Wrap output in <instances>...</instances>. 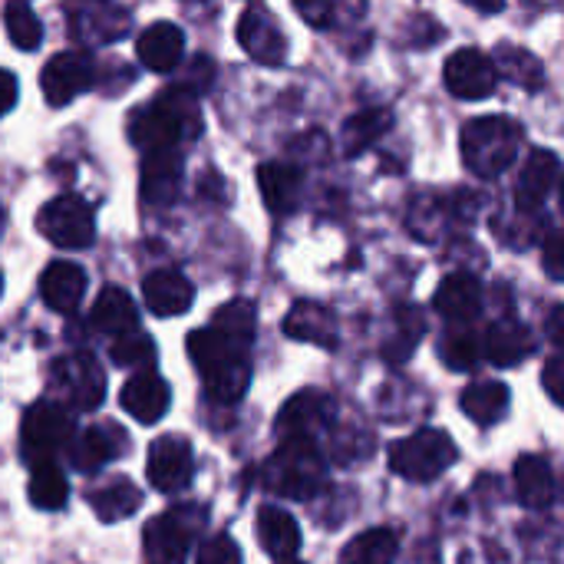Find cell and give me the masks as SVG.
Listing matches in <instances>:
<instances>
[{"instance_id":"obj_23","label":"cell","mask_w":564,"mask_h":564,"mask_svg":"<svg viewBox=\"0 0 564 564\" xmlns=\"http://www.w3.org/2000/svg\"><path fill=\"white\" fill-rule=\"evenodd\" d=\"M93 327L106 337H129L139 330V307L122 288H102L96 304H93Z\"/></svg>"},{"instance_id":"obj_32","label":"cell","mask_w":564,"mask_h":564,"mask_svg":"<svg viewBox=\"0 0 564 564\" xmlns=\"http://www.w3.org/2000/svg\"><path fill=\"white\" fill-rule=\"evenodd\" d=\"M208 327H212V330H218L228 344H235V347L248 350V347H251V340H254L258 311H254V304H251V301H241V297H238V301H228L225 307H218Z\"/></svg>"},{"instance_id":"obj_11","label":"cell","mask_w":564,"mask_h":564,"mask_svg":"<svg viewBox=\"0 0 564 564\" xmlns=\"http://www.w3.org/2000/svg\"><path fill=\"white\" fill-rule=\"evenodd\" d=\"M238 43L261 66H281L288 56V36L264 7H248L238 17Z\"/></svg>"},{"instance_id":"obj_10","label":"cell","mask_w":564,"mask_h":564,"mask_svg":"<svg viewBox=\"0 0 564 564\" xmlns=\"http://www.w3.org/2000/svg\"><path fill=\"white\" fill-rule=\"evenodd\" d=\"M192 476H195V456H192L188 440H182V436H159L149 446V482L162 496L185 492L192 486Z\"/></svg>"},{"instance_id":"obj_4","label":"cell","mask_w":564,"mask_h":564,"mask_svg":"<svg viewBox=\"0 0 564 564\" xmlns=\"http://www.w3.org/2000/svg\"><path fill=\"white\" fill-rule=\"evenodd\" d=\"M459 459L456 443L443 430H416L390 446V469L406 482H433Z\"/></svg>"},{"instance_id":"obj_7","label":"cell","mask_w":564,"mask_h":564,"mask_svg":"<svg viewBox=\"0 0 564 564\" xmlns=\"http://www.w3.org/2000/svg\"><path fill=\"white\" fill-rule=\"evenodd\" d=\"M334 423H337V403H334V397L324 393V390L307 387V390H297L281 406V413L274 420V433H278L281 443L284 440H311L314 443Z\"/></svg>"},{"instance_id":"obj_24","label":"cell","mask_w":564,"mask_h":564,"mask_svg":"<svg viewBox=\"0 0 564 564\" xmlns=\"http://www.w3.org/2000/svg\"><path fill=\"white\" fill-rule=\"evenodd\" d=\"M516 492L529 509H552L558 496L552 463L545 456H522L516 463Z\"/></svg>"},{"instance_id":"obj_20","label":"cell","mask_w":564,"mask_h":564,"mask_svg":"<svg viewBox=\"0 0 564 564\" xmlns=\"http://www.w3.org/2000/svg\"><path fill=\"white\" fill-rule=\"evenodd\" d=\"M142 297L145 307L159 317H178L192 307L195 301V288L185 274L178 271H152L142 281Z\"/></svg>"},{"instance_id":"obj_42","label":"cell","mask_w":564,"mask_h":564,"mask_svg":"<svg viewBox=\"0 0 564 564\" xmlns=\"http://www.w3.org/2000/svg\"><path fill=\"white\" fill-rule=\"evenodd\" d=\"M195 564H241V552L228 535H215L198 549Z\"/></svg>"},{"instance_id":"obj_41","label":"cell","mask_w":564,"mask_h":564,"mask_svg":"<svg viewBox=\"0 0 564 564\" xmlns=\"http://www.w3.org/2000/svg\"><path fill=\"white\" fill-rule=\"evenodd\" d=\"M482 357V347L473 334H446L443 340V360L453 370H469Z\"/></svg>"},{"instance_id":"obj_46","label":"cell","mask_w":564,"mask_h":564,"mask_svg":"<svg viewBox=\"0 0 564 564\" xmlns=\"http://www.w3.org/2000/svg\"><path fill=\"white\" fill-rule=\"evenodd\" d=\"M297 13L304 20H311V26H317V30L334 23V7L330 3H297Z\"/></svg>"},{"instance_id":"obj_12","label":"cell","mask_w":564,"mask_h":564,"mask_svg":"<svg viewBox=\"0 0 564 564\" xmlns=\"http://www.w3.org/2000/svg\"><path fill=\"white\" fill-rule=\"evenodd\" d=\"M443 79H446V89L459 99H486L496 93V83H499V73L492 66V59L476 50V46H466L459 53H453L446 59V69H443Z\"/></svg>"},{"instance_id":"obj_9","label":"cell","mask_w":564,"mask_h":564,"mask_svg":"<svg viewBox=\"0 0 564 564\" xmlns=\"http://www.w3.org/2000/svg\"><path fill=\"white\" fill-rule=\"evenodd\" d=\"M53 390L73 410H96L106 397V373L86 354L66 357L53 367Z\"/></svg>"},{"instance_id":"obj_48","label":"cell","mask_w":564,"mask_h":564,"mask_svg":"<svg viewBox=\"0 0 564 564\" xmlns=\"http://www.w3.org/2000/svg\"><path fill=\"white\" fill-rule=\"evenodd\" d=\"M562 321H564L562 304H555V307H552V317H549V340H552V347H555L558 354H562V344H564Z\"/></svg>"},{"instance_id":"obj_27","label":"cell","mask_w":564,"mask_h":564,"mask_svg":"<svg viewBox=\"0 0 564 564\" xmlns=\"http://www.w3.org/2000/svg\"><path fill=\"white\" fill-rule=\"evenodd\" d=\"M393 126V112L383 109V106H373V109H360L354 112L347 122H344V132H340V149L347 159H357L360 152H367L370 145H377Z\"/></svg>"},{"instance_id":"obj_28","label":"cell","mask_w":564,"mask_h":564,"mask_svg":"<svg viewBox=\"0 0 564 564\" xmlns=\"http://www.w3.org/2000/svg\"><path fill=\"white\" fill-rule=\"evenodd\" d=\"M509 400H512V393H509L506 383H499V380H479V383H469L463 390L459 406H463V413L473 423L492 426V423H499L509 413Z\"/></svg>"},{"instance_id":"obj_50","label":"cell","mask_w":564,"mask_h":564,"mask_svg":"<svg viewBox=\"0 0 564 564\" xmlns=\"http://www.w3.org/2000/svg\"><path fill=\"white\" fill-rule=\"evenodd\" d=\"M0 294H3V278H0Z\"/></svg>"},{"instance_id":"obj_47","label":"cell","mask_w":564,"mask_h":564,"mask_svg":"<svg viewBox=\"0 0 564 564\" xmlns=\"http://www.w3.org/2000/svg\"><path fill=\"white\" fill-rule=\"evenodd\" d=\"M17 96H20L17 76L10 69H0V116H7L17 106Z\"/></svg>"},{"instance_id":"obj_45","label":"cell","mask_w":564,"mask_h":564,"mask_svg":"<svg viewBox=\"0 0 564 564\" xmlns=\"http://www.w3.org/2000/svg\"><path fill=\"white\" fill-rule=\"evenodd\" d=\"M562 245H564L562 231H558V228H552V231H549V238H545V271H549V278H552V281H562L564 278Z\"/></svg>"},{"instance_id":"obj_44","label":"cell","mask_w":564,"mask_h":564,"mask_svg":"<svg viewBox=\"0 0 564 564\" xmlns=\"http://www.w3.org/2000/svg\"><path fill=\"white\" fill-rule=\"evenodd\" d=\"M562 354L555 350L549 360H545V373H542V383H545V393H549V400L552 403H562L564 400V387H562Z\"/></svg>"},{"instance_id":"obj_17","label":"cell","mask_w":564,"mask_h":564,"mask_svg":"<svg viewBox=\"0 0 564 564\" xmlns=\"http://www.w3.org/2000/svg\"><path fill=\"white\" fill-rule=\"evenodd\" d=\"M479 347H482L489 364H496V367H519L522 360H529L535 354V334L522 321L502 317V321H496L486 330Z\"/></svg>"},{"instance_id":"obj_3","label":"cell","mask_w":564,"mask_h":564,"mask_svg":"<svg viewBox=\"0 0 564 564\" xmlns=\"http://www.w3.org/2000/svg\"><path fill=\"white\" fill-rule=\"evenodd\" d=\"M522 126L506 116H479L463 129L466 169L479 178H499L519 155Z\"/></svg>"},{"instance_id":"obj_18","label":"cell","mask_w":564,"mask_h":564,"mask_svg":"<svg viewBox=\"0 0 564 564\" xmlns=\"http://www.w3.org/2000/svg\"><path fill=\"white\" fill-rule=\"evenodd\" d=\"M119 403L132 420L149 426V423H159L169 413L172 393H169V383L159 373L145 370V373H135V377L126 380V387L119 393Z\"/></svg>"},{"instance_id":"obj_35","label":"cell","mask_w":564,"mask_h":564,"mask_svg":"<svg viewBox=\"0 0 564 564\" xmlns=\"http://www.w3.org/2000/svg\"><path fill=\"white\" fill-rule=\"evenodd\" d=\"M26 496H30L33 509H40V512H56V509H63L66 499H69V482H66V476H63V469H59L56 463H43V466H33Z\"/></svg>"},{"instance_id":"obj_40","label":"cell","mask_w":564,"mask_h":564,"mask_svg":"<svg viewBox=\"0 0 564 564\" xmlns=\"http://www.w3.org/2000/svg\"><path fill=\"white\" fill-rule=\"evenodd\" d=\"M373 453V436L360 426H340L334 430V440H330V456L340 463V466H350V463H360Z\"/></svg>"},{"instance_id":"obj_30","label":"cell","mask_w":564,"mask_h":564,"mask_svg":"<svg viewBox=\"0 0 564 564\" xmlns=\"http://www.w3.org/2000/svg\"><path fill=\"white\" fill-rule=\"evenodd\" d=\"M89 506L99 522H126L129 516L139 512L142 492L129 479H112V482L99 486L96 492H89Z\"/></svg>"},{"instance_id":"obj_8","label":"cell","mask_w":564,"mask_h":564,"mask_svg":"<svg viewBox=\"0 0 564 564\" xmlns=\"http://www.w3.org/2000/svg\"><path fill=\"white\" fill-rule=\"evenodd\" d=\"M93 83H96L93 56H89V53H79V50L56 53V56L43 66V76H40L43 96H46V102L56 106V109L66 106V102H73L76 96H83Z\"/></svg>"},{"instance_id":"obj_34","label":"cell","mask_w":564,"mask_h":564,"mask_svg":"<svg viewBox=\"0 0 564 564\" xmlns=\"http://www.w3.org/2000/svg\"><path fill=\"white\" fill-rule=\"evenodd\" d=\"M251 383V364L248 360H235V364H221L202 373V387L205 397L212 403H238L241 393Z\"/></svg>"},{"instance_id":"obj_49","label":"cell","mask_w":564,"mask_h":564,"mask_svg":"<svg viewBox=\"0 0 564 564\" xmlns=\"http://www.w3.org/2000/svg\"><path fill=\"white\" fill-rule=\"evenodd\" d=\"M476 13H499L502 10V3H469Z\"/></svg>"},{"instance_id":"obj_21","label":"cell","mask_w":564,"mask_h":564,"mask_svg":"<svg viewBox=\"0 0 564 564\" xmlns=\"http://www.w3.org/2000/svg\"><path fill=\"white\" fill-rule=\"evenodd\" d=\"M284 334L294 337V340H304V344H317V347H327L334 350L337 340H340V330H337V317L334 311L314 304V301H301L288 311L284 317Z\"/></svg>"},{"instance_id":"obj_43","label":"cell","mask_w":564,"mask_h":564,"mask_svg":"<svg viewBox=\"0 0 564 564\" xmlns=\"http://www.w3.org/2000/svg\"><path fill=\"white\" fill-rule=\"evenodd\" d=\"M212 59H205V56H195V63H188V73H185V79L178 83V89L182 93H188V96H195V93H205L208 86H212Z\"/></svg>"},{"instance_id":"obj_37","label":"cell","mask_w":564,"mask_h":564,"mask_svg":"<svg viewBox=\"0 0 564 564\" xmlns=\"http://www.w3.org/2000/svg\"><path fill=\"white\" fill-rule=\"evenodd\" d=\"M496 73H506L512 83L525 86V89H539L545 83V66L535 53L522 50V46H502V53L492 59Z\"/></svg>"},{"instance_id":"obj_14","label":"cell","mask_w":564,"mask_h":564,"mask_svg":"<svg viewBox=\"0 0 564 564\" xmlns=\"http://www.w3.org/2000/svg\"><path fill=\"white\" fill-rule=\"evenodd\" d=\"M142 202L152 208H165L178 198L182 192V152L178 149H162V152H145L142 172Z\"/></svg>"},{"instance_id":"obj_33","label":"cell","mask_w":564,"mask_h":564,"mask_svg":"<svg viewBox=\"0 0 564 564\" xmlns=\"http://www.w3.org/2000/svg\"><path fill=\"white\" fill-rule=\"evenodd\" d=\"M126 30H129V13L116 7H83L76 10V20H73V33L93 43L119 40Z\"/></svg>"},{"instance_id":"obj_26","label":"cell","mask_w":564,"mask_h":564,"mask_svg":"<svg viewBox=\"0 0 564 564\" xmlns=\"http://www.w3.org/2000/svg\"><path fill=\"white\" fill-rule=\"evenodd\" d=\"M258 542H261V549L271 558L291 562L297 555V549H301V529H297V522L284 509L264 506L258 512Z\"/></svg>"},{"instance_id":"obj_36","label":"cell","mask_w":564,"mask_h":564,"mask_svg":"<svg viewBox=\"0 0 564 564\" xmlns=\"http://www.w3.org/2000/svg\"><path fill=\"white\" fill-rule=\"evenodd\" d=\"M116 453H119V449H116V440H112V433L102 430V426H89V430H83L79 436H73V443H69L73 466L83 469V473L102 469Z\"/></svg>"},{"instance_id":"obj_16","label":"cell","mask_w":564,"mask_h":564,"mask_svg":"<svg viewBox=\"0 0 564 564\" xmlns=\"http://www.w3.org/2000/svg\"><path fill=\"white\" fill-rule=\"evenodd\" d=\"M558 172H562V162L552 149H535L522 172H519V185H516V205L522 212H535L545 205V198L555 192L558 185Z\"/></svg>"},{"instance_id":"obj_29","label":"cell","mask_w":564,"mask_h":564,"mask_svg":"<svg viewBox=\"0 0 564 564\" xmlns=\"http://www.w3.org/2000/svg\"><path fill=\"white\" fill-rule=\"evenodd\" d=\"M423 334H426V317H423V311L413 307V304L397 307V314H393V334H390V340L383 344V360H387L390 367L406 364V360L416 354V344L423 340Z\"/></svg>"},{"instance_id":"obj_13","label":"cell","mask_w":564,"mask_h":564,"mask_svg":"<svg viewBox=\"0 0 564 564\" xmlns=\"http://www.w3.org/2000/svg\"><path fill=\"white\" fill-rule=\"evenodd\" d=\"M195 512H185V509H175V512H165L159 519H152L145 525V552L152 564H182L188 549H192V539H195V522H192Z\"/></svg>"},{"instance_id":"obj_25","label":"cell","mask_w":564,"mask_h":564,"mask_svg":"<svg viewBox=\"0 0 564 564\" xmlns=\"http://www.w3.org/2000/svg\"><path fill=\"white\" fill-rule=\"evenodd\" d=\"M258 185H261V198L264 205L278 215L288 218L297 212L301 205V172L281 162H268L258 169Z\"/></svg>"},{"instance_id":"obj_2","label":"cell","mask_w":564,"mask_h":564,"mask_svg":"<svg viewBox=\"0 0 564 564\" xmlns=\"http://www.w3.org/2000/svg\"><path fill=\"white\" fill-rule=\"evenodd\" d=\"M327 476V463L311 440H284L264 463L261 482L268 492L281 499H297L307 502L321 492Z\"/></svg>"},{"instance_id":"obj_15","label":"cell","mask_w":564,"mask_h":564,"mask_svg":"<svg viewBox=\"0 0 564 564\" xmlns=\"http://www.w3.org/2000/svg\"><path fill=\"white\" fill-rule=\"evenodd\" d=\"M135 56L152 73H172L185 56V33L172 20H155L139 33Z\"/></svg>"},{"instance_id":"obj_19","label":"cell","mask_w":564,"mask_h":564,"mask_svg":"<svg viewBox=\"0 0 564 564\" xmlns=\"http://www.w3.org/2000/svg\"><path fill=\"white\" fill-rule=\"evenodd\" d=\"M433 304L449 324H473L482 311V284L476 274L456 271V274L443 278Z\"/></svg>"},{"instance_id":"obj_22","label":"cell","mask_w":564,"mask_h":564,"mask_svg":"<svg viewBox=\"0 0 564 564\" xmlns=\"http://www.w3.org/2000/svg\"><path fill=\"white\" fill-rule=\"evenodd\" d=\"M43 304L56 314H73L86 294V274L73 261H53L40 278Z\"/></svg>"},{"instance_id":"obj_38","label":"cell","mask_w":564,"mask_h":564,"mask_svg":"<svg viewBox=\"0 0 564 564\" xmlns=\"http://www.w3.org/2000/svg\"><path fill=\"white\" fill-rule=\"evenodd\" d=\"M3 26H7V36L17 50L23 53H33L40 43H43V23L40 17L33 13L30 3H7L3 7Z\"/></svg>"},{"instance_id":"obj_39","label":"cell","mask_w":564,"mask_h":564,"mask_svg":"<svg viewBox=\"0 0 564 564\" xmlns=\"http://www.w3.org/2000/svg\"><path fill=\"white\" fill-rule=\"evenodd\" d=\"M109 357H112L116 367L145 373V370H152V364H155V344H152L149 334H139V330H135V334H129V337H119V340L109 347Z\"/></svg>"},{"instance_id":"obj_1","label":"cell","mask_w":564,"mask_h":564,"mask_svg":"<svg viewBox=\"0 0 564 564\" xmlns=\"http://www.w3.org/2000/svg\"><path fill=\"white\" fill-rule=\"evenodd\" d=\"M198 129H202V119H198L195 96L182 93L178 86H172L169 93H159L149 106L129 116V142L145 152L178 149L185 139L198 135Z\"/></svg>"},{"instance_id":"obj_6","label":"cell","mask_w":564,"mask_h":564,"mask_svg":"<svg viewBox=\"0 0 564 564\" xmlns=\"http://www.w3.org/2000/svg\"><path fill=\"white\" fill-rule=\"evenodd\" d=\"M36 228L50 245L69 248V251L89 248L93 235H96L93 212L79 195H59V198L46 202L43 212L36 215Z\"/></svg>"},{"instance_id":"obj_31","label":"cell","mask_w":564,"mask_h":564,"mask_svg":"<svg viewBox=\"0 0 564 564\" xmlns=\"http://www.w3.org/2000/svg\"><path fill=\"white\" fill-rule=\"evenodd\" d=\"M400 555V535L393 529H367L344 545L340 564H393Z\"/></svg>"},{"instance_id":"obj_5","label":"cell","mask_w":564,"mask_h":564,"mask_svg":"<svg viewBox=\"0 0 564 564\" xmlns=\"http://www.w3.org/2000/svg\"><path fill=\"white\" fill-rule=\"evenodd\" d=\"M73 443V423L56 403H36L23 413L20 426V453L30 466L53 463Z\"/></svg>"},{"instance_id":"obj_51","label":"cell","mask_w":564,"mask_h":564,"mask_svg":"<svg viewBox=\"0 0 564 564\" xmlns=\"http://www.w3.org/2000/svg\"><path fill=\"white\" fill-rule=\"evenodd\" d=\"M284 564H297V562H284Z\"/></svg>"}]
</instances>
